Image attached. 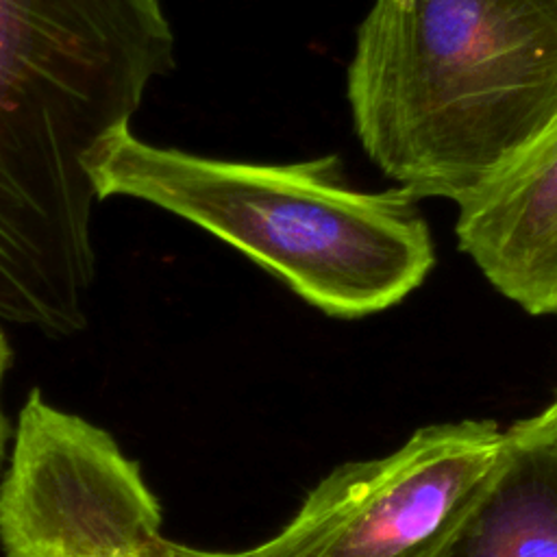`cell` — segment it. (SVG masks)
I'll return each instance as SVG.
<instances>
[{
  "instance_id": "1",
  "label": "cell",
  "mask_w": 557,
  "mask_h": 557,
  "mask_svg": "<svg viewBox=\"0 0 557 557\" xmlns=\"http://www.w3.org/2000/svg\"><path fill=\"white\" fill-rule=\"evenodd\" d=\"M174 67L163 0H0V320L87 326L89 157Z\"/></svg>"
},
{
  "instance_id": "2",
  "label": "cell",
  "mask_w": 557,
  "mask_h": 557,
  "mask_svg": "<svg viewBox=\"0 0 557 557\" xmlns=\"http://www.w3.org/2000/svg\"><path fill=\"white\" fill-rule=\"evenodd\" d=\"M346 98L396 187L459 205L557 115V0H374Z\"/></svg>"
},
{
  "instance_id": "3",
  "label": "cell",
  "mask_w": 557,
  "mask_h": 557,
  "mask_svg": "<svg viewBox=\"0 0 557 557\" xmlns=\"http://www.w3.org/2000/svg\"><path fill=\"white\" fill-rule=\"evenodd\" d=\"M89 176L98 200L133 198L191 222L333 318L398 305L435 265L418 198L350 187L335 154L231 161L157 146L126 126L94 150Z\"/></svg>"
},
{
  "instance_id": "4",
  "label": "cell",
  "mask_w": 557,
  "mask_h": 557,
  "mask_svg": "<svg viewBox=\"0 0 557 557\" xmlns=\"http://www.w3.org/2000/svg\"><path fill=\"white\" fill-rule=\"evenodd\" d=\"M494 420L418 429L394 453L335 468L244 557H437L503 448Z\"/></svg>"
},
{
  "instance_id": "5",
  "label": "cell",
  "mask_w": 557,
  "mask_h": 557,
  "mask_svg": "<svg viewBox=\"0 0 557 557\" xmlns=\"http://www.w3.org/2000/svg\"><path fill=\"white\" fill-rule=\"evenodd\" d=\"M159 535V500L111 433L30 389L0 481L4 557H135Z\"/></svg>"
},
{
  "instance_id": "6",
  "label": "cell",
  "mask_w": 557,
  "mask_h": 557,
  "mask_svg": "<svg viewBox=\"0 0 557 557\" xmlns=\"http://www.w3.org/2000/svg\"><path fill=\"white\" fill-rule=\"evenodd\" d=\"M457 246L531 315H557V115L457 205Z\"/></svg>"
},
{
  "instance_id": "7",
  "label": "cell",
  "mask_w": 557,
  "mask_h": 557,
  "mask_svg": "<svg viewBox=\"0 0 557 557\" xmlns=\"http://www.w3.org/2000/svg\"><path fill=\"white\" fill-rule=\"evenodd\" d=\"M437 557H557V394L505 429L485 487Z\"/></svg>"
},
{
  "instance_id": "8",
  "label": "cell",
  "mask_w": 557,
  "mask_h": 557,
  "mask_svg": "<svg viewBox=\"0 0 557 557\" xmlns=\"http://www.w3.org/2000/svg\"><path fill=\"white\" fill-rule=\"evenodd\" d=\"M135 557H244L242 553H211V550H198L183 546L178 542H172L163 535H159L154 542H150L139 555Z\"/></svg>"
},
{
  "instance_id": "9",
  "label": "cell",
  "mask_w": 557,
  "mask_h": 557,
  "mask_svg": "<svg viewBox=\"0 0 557 557\" xmlns=\"http://www.w3.org/2000/svg\"><path fill=\"white\" fill-rule=\"evenodd\" d=\"M11 359H13V352H11V346L7 342V335L2 333L0 329V463L4 459V453H7V442H9V433H11V426H9V420L4 416V409H2V383H4V374L11 366Z\"/></svg>"
}]
</instances>
